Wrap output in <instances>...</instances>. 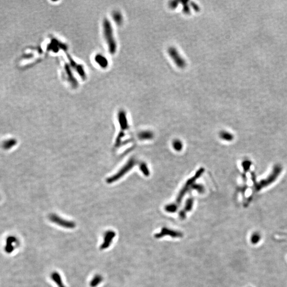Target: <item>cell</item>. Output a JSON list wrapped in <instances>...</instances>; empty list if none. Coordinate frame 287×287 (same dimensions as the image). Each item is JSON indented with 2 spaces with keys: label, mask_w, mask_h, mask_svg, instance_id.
Returning <instances> with one entry per match:
<instances>
[{
  "label": "cell",
  "mask_w": 287,
  "mask_h": 287,
  "mask_svg": "<svg viewBox=\"0 0 287 287\" xmlns=\"http://www.w3.org/2000/svg\"><path fill=\"white\" fill-rule=\"evenodd\" d=\"M282 171V168L281 166H280L279 164L275 165L271 173L269 174V175H268L266 177V178L260 181L256 184L255 187L256 191H260L263 189L264 188L267 187V186L271 185L272 183L277 180L278 177L280 176Z\"/></svg>",
  "instance_id": "1"
},
{
  "label": "cell",
  "mask_w": 287,
  "mask_h": 287,
  "mask_svg": "<svg viewBox=\"0 0 287 287\" xmlns=\"http://www.w3.org/2000/svg\"><path fill=\"white\" fill-rule=\"evenodd\" d=\"M204 171V169L203 168H201L200 169H199L198 171H197V172L196 173L194 177H193V178L189 179L187 183H186L185 185L183 186V188H182V189L181 190L180 192V193L179 194L178 196L177 197V201H176V204L178 205H179L180 204L181 201H183V197L184 196L186 195L187 193L188 192V191L189 190V189H191V186L193 185L194 183H195V182L196 180L201 177V175L203 174V172Z\"/></svg>",
  "instance_id": "2"
},
{
  "label": "cell",
  "mask_w": 287,
  "mask_h": 287,
  "mask_svg": "<svg viewBox=\"0 0 287 287\" xmlns=\"http://www.w3.org/2000/svg\"><path fill=\"white\" fill-rule=\"evenodd\" d=\"M136 161L134 158H132L130 159L129 161H128L126 164L120 170V171L118 173H116L114 176L107 179V183H111L119 180V179L122 177L125 174L128 172L131 169L134 167V166L136 164Z\"/></svg>",
  "instance_id": "3"
},
{
  "label": "cell",
  "mask_w": 287,
  "mask_h": 287,
  "mask_svg": "<svg viewBox=\"0 0 287 287\" xmlns=\"http://www.w3.org/2000/svg\"><path fill=\"white\" fill-rule=\"evenodd\" d=\"M49 219L52 222L54 223L55 224L65 229H74L76 225L74 222L71 221L65 220L55 214H51L50 215Z\"/></svg>",
  "instance_id": "4"
},
{
  "label": "cell",
  "mask_w": 287,
  "mask_h": 287,
  "mask_svg": "<svg viewBox=\"0 0 287 287\" xmlns=\"http://www.w3.org/2000/svg\"><path fill=\"white\" fill-rule=\"evenodd\" d=\"M104 30L105 37L109 45L110 51L112 53H113L116 52V45L112 35V31L111 25L108 22V21H105L104 24Z\"/></svg>",
  "instance_id": "5"
},
{
  "label": "cell",
  "mask_w": 287,
  "mask_h": 287,
  "mask_svg": "<svg viewBox=\"0 0 287 287\" xmlns=\"http://www.w3.org/2000/svg\"><path fill=\"white\" fill-rule=\"evenodd\" d=\"M169 235L171 237L177 238H181L183 236V233L177 230H172L169 228L164 227L161 229L160 233H157L154 235V237L156 239H160L163 237Z\"/></svg>",
  "instance_id": "6"
},
{
  "label": "cell",
  "mask_w": 287,
  "mask_h": 287,
  "mask_svg": "<svg viewBox=\"0 0 287 287\" xmlns=\"http://www.w3.org/2000/svg\"><path fill=\"white\" fill-rule=\"evenodd\" d=\"M116 236V233L113 230H108L104 233L103 235V240L100 247L101 250H105L110 246L113 241L114 238Z\"/></svg>",
  "instance_id": "7"
},
{
  "label": "cell",
  "mask_w": 287,
  "mask_h": 287,
  "mask_svg": "<svg viewBox=\"0 0 287 287\" xmlns=\"http://www.w3.org/2000/svg\"><path fill=\"white\" fill-rule=\"evenodd\" d=\"M194 199L190 198L186 201V204L183 210H181L179 213V216L181 220H184L186 218V214L188 212H190L193 207Z\"/></svg>",
  "instance_id": "8"
},
{
  "label": "cell",
  "mask_w": 287,
  "mask_h": 287,
  "mask_svg": "<svg viewBox=\"0 0 287 287\" xmlns=\"http://www.w3.org/2000/svg\"><path fill=\"white\" fill-rule=\"evenodd\" d=\"M17 140L14 138L7 139L3 141L2 144V147L4 150H10L13 149V147L16 146L17 144Z\"/></svg>",
  "instance_id": "9"
},
{
  "label": "cell",
  "mask_w": 287,
  "mask_h": 287,
  "mask_svg": "<svg viewBox=\"0 0 287 287\" xmlns=\"http://www.w3.org/2000/svg\"><path fill=\"white\" fill-rule=\"evenodd\" d=\"M51 278L58 287H66L62 281V277L59 273L54 271L51 274Z\"/></svg>",
  "instance_id": "10"
},
{
  "label": "cell",
  "mask_w": 287,
  "mask_h": 287,
  "mask_svg": "<svg viewBox=\"0 0 287 287\" xmlns=\"http://www.w3.org/2000/svg\"><path fill=\"white\" fill-rule=\"evenodd\" d=\"M103 278L101 275L96 274L94 275V277L92 279L89 283V286L91 287H96L99 285L102 281Z\"/></svg>",
  "instance_id": "11"
},
{
  "label": "cell",
  "mask_w": 287,
  "mask_h": 287,
  "mask_svg": "<svg viewBox=\"0 0 287 287\" xmlns=\"http://www.w3.org/2000/svg\"><path fill=\"white\" fill-rule=\"evenodd\" d=\"M153 137V133L150 131H142L138 135V137L141 140H150Z\"/></svg>",
  "instance_id": "12"
},
{
  "label": "cell",
  "mask_w": 287,
  "mask_h": 287,
  "mask_svg": "<svg viewBox=\"0 0 287 287\" xmlns=\"http://www.w3.org/2000/svg\"><path fill=\"white\" fill-rule=\"evenodd\" d=\"M220 137L224 141H233L234 136L233 134L228 131H222L220 133Z\"/></svg>",
  "instance_id": "13"
},
{
  "label": "cell",
  "mask_w": 287,
  "mask_h": 287,
  "mask_svg": "<svg viewBox=\"0 0 287 287\" xmlns=\"http://www.w3.org/2000/svg\"><path fill=\"white\" fill-rule=\"evenodd\" d=\"M119 122L122 129H127L128 128V124L127 122L126 117L125 116V114L124 112H120L119 116Z\"/></svg>",
  "instance_id": "14"
},
{
  "label": "cell",
  "mask_w": 287,
  "mask_h": 287,
  "mask_svg": "<svg viewBox=\"0 0 287 287\" xmlns=\"http://www.w3.org/2000/svg\"><path fill=\"white\" fill-rule=\"evenodd\" d=\"M172 147L175 151L180 152L183 148V144L179 139H175L172 142Z\"/></svg>",
  "instance_id": "15"
},
{
  "label": "cell",
  "mask_w": 287,
  "mask_h": 287,
  "mask_svg": "<svg viewBox=\"0 0 287 287\" xmlns=\"http://www.w3.org/2000/svg\"><path fill=\"white\" fill-rule=\"evenodd\" d=\"M179 206L175 204H170L165 207V210L168 213H173L176 212Z\"/></svg>",
  "instance_id": "16"
},
{
  "label": "cell",
  "mask_w": 287,
  "mask_h": 287,
  "mask_svg": "<svg viewBox=\"0 0 287 287\" xmlns=\"http://www.w3.org/2000/svg\"><path fill=\"white\" fill-rule=\"evenodd\" d=\"M140 169L141 172L144 173V174L145 176H149V169L147 168V166H146V164L145 163H141L139 165Z\"/></svg>",
  "instance_id": "17"
},
{
  "label": "cell",
  "mask_w": 287,
  "mask_h": 287,
  "mask_svg": "<svg viewBox=\"0 0 287 287\" xmlns=\"http://www.w3.org/2000/svg\"><path fill=\"white\" fill-rule=\"evenodd\" d=\"M191 189L196 190L197 191V192L201 194L204 193V191H205V189L202 185H199V184L197 185V184H195V183H194L193 185L191 186Z\"/></svg>",
  "instance_id": "18"
},
{
  "label": "cell",
  "mask_w": 287,
  "mask_h": 287,
  "mask_svg": "<svg viewBox=\"0 0 287 287\" xmlns=\"http://www.w3.org/2000/svg\"><path fill=\"white\" fill-rule=\"evenodd\" d=\"M242 166H243L244 170L245 171H247L250 169V166H251V162L249 161H244Z\"/></svg>",
  "instance_id": "19"
},
{
  "label": "cell",
  "mask_w": 287,
  "mask_h": 287,
  "mask_svg": "<svg viewBox=\"0 0 287 287\" xmlns=\"http://www.w3.org/2000/svg\"><path fill=\"white\" fill-rule=\"evenodd\" d=\"M0 198H1V197H0Z\"/></svg>",
  "instance_id": "20"
}]
</instances>
